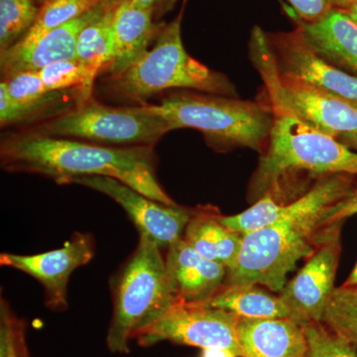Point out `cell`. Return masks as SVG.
Listing matches in <instances>:
<instances>
[{
	"instance_id": "cell-31",
	"label": "cell",
	"mask_w": 357,
	"mask_h": 357,
	"mask_svg": "<svg viewBox=\"0 0 357 357\" xmlns=\"http://www.w3.org/2000/svg\"><path fill=\"white\" fill-rule=\"evenodd\" d=\"M7 312L1 309V335H0V357H20V347L16 345L15 326Z\"/></svg>"
},
{
	"instance_id": "cell-40",
	"label": "cell",
	"mask_w": 357,
	"mask_h": 357,
	"mask_svg": "<svg viewBox=\"0 0 357 357\" xmlns=\"http://www.w3.org/2000/svg\"></svg>"
},
{
	"instance_id": "cell-34",
	"label": "cell",
	"mask_w": 357,
	"mask_h": 357,
	"mask_svg": "<svg viewBox=\"0 0 357 357\" xmlns=\"http://www.w3.org/2000/svg\"><path fill=\"white\" fill-rule=\"evenodd\" d=\"M337 139L347 145V146L351 148V149L357 150V131L356 132L344 134V135L338 137Z\"/></svg>"
},
{
	"instance_id": "cell-37",
	"label": "cell",
	"mask_w": 357,
	"mask_h": 357,
	"mask_svg": "<svg viewBox=\"0 0 357 357\" xmlns=\"http://www.w3.org/2000/svg\"><path fill=\"white\" fill-rule=\"evenodd\" d=\"M344 11L347 13V15L351 18V20L357 24V3L354 4V6H351V8H349L347 10Z\"/></svg>"
},
{
	"instance_id": "cell-25",
	"label": "cell",
	"mask_w": 357,
	"mask_h": 357,
	"mask_svg": "<svg viewBox=\"0 0 357 357\" xmlns=\"http://www.w3.org/2000/svg\"><path fill=\"white\" fill-rule=\"evenodd\" d=\"M95 0H49L40 8L38 17L21 43H31L56 28L98 6Z\"/></svg>"
},
{
	"instance_id": "cell-13",
	"label": "cell",
	"mask_w": 357,
	"mask_h": 357,
	"mask_svg": "<svg viewBox=\"0 0 357 357\" xmlns=\"http://www.w3.org/2000/svg\"><path fill=\"white\" fill-rule=\"evenodd\" d=\"M340 250L342 244L340 231H338L307 258L306 264L281 291L280 297L296 321L302 324L321 321L335 289Z\"/></svg>"
},
{
	"instance_id": "cell-8",
	"label": "cell",
	"mask_w": 357,
	"mask_h": 357,
	"mask_svg": "<svg viewBox=\"0 0 357 357\" xmlns=\"http://www.w3.org/2000/svg\"><path fill=\"white\" fill-rule=\"evenodd\" d=\"M35 131L103 146L154 147L172 128L165 119L150 112L144 105L110 107L91 98L51 117Z\"/></svg>"
},
{
	"instance_id": "cell-21",
	"label": "cell",
	"mask_w": 357,
	"mask_h": 357,
	"mask_svg": "<svg viewBox=\"0 0 357 357\" xmlns=\"http://www.w3.org/2000/svg\"><path fill=\"white\" fill-rule=\"evenodd\" d=\"M70 98H81L86 102L83 91L79 89L64 91H52L37 100L16 102L8 95L6 84H0V124L6 128L13 124L35 121L41 117H54L72 109L76 105L70 103Z\"/></svg>"
},
{
	"instance_id": "cell-24",
	"label": "cell",
	"mask_w": 357,
	"mask_h": 357,
	"mask_svg": "<svg viewBox=\"0 0 357 357\" xmlns=\"http://www.w3.org/2000/svg\"><path fill=\"white\" fill-rule=\"evenodd\" d=\"M35 0H0V52L24 38L38 17Z\"/></svg>"
},
{
	"instance_id": "cell-11",
	"label": "cell",
	"mask_w": 357,
	"mask_h": 357,
	"mask_svg": "<svg viewBox=\"0 0 357 357\" xmlns=\"http://www.w3.org/2000/svg\"><path fill=\"white\" fill-rule=\"evenodd\" d=\"M277 69L357 107V76L328 62L307 44L298 28L266 33Z\"/></svg>"
},
{
	"instance_id": "cell-1",
	"label": "cell",
	"mask_w": 357,
	"mask_h": 357,
	"mask_svg": "<svg viewBox=\"0 0 357 357\" xmlns=\"http://www.w3.org/2000/svg\"><path fill=\"white\" fill-rule=\"evenodd\" d=\"M357 213L354 176L335 174L321 178L291 203L278 222L243 236L234 266L223 285L264 286L280 293L298 262L307 259L342 223Z\"/></svg>"
},
{
	"instance_id": "cell-30",
	"label": "cell",
	"mask_w": 357,
	"mask_h": 357,
	"mask_svg": "<svg viewBox=\"0 0 357 357\" xmlns=\"http://www.w3.org/2000/svg\"><path fill=\"white\" fill-rule=\"evenodd\" d=\"M295 10L297 20L314 22L333 8L331 0H288Z\"/></svg>"
},
{
	"instance_id": "cell-15",
	"label": "cell",
	"mask_w": 357,
	"mask_h": 357,
	"mask_svg": "<svg viewBox=\"0 0 357 357\" xmlns=\"http://www.w3.org/2000/svg\"><path fill=\"white\" fill-rule=\"evenodd\" d=\"M165 24L157 22L153 11L132 0L119 1L112 20L114 57L105 72L117 76L135 64L149 51Z\"/></svg>"
},
{
	"instance_id": "cell-39",
	"label": "cell",
	"mask_w": 357,
	"mask_h": 357,
	"mask_svg": "<svg viewBox=\"0 0 357 357\" xmlns=\"http://www.w3.org/2000/svg\"><path fill=\"white\" fill-rule=\"evenodd\" d=\"M35 1H36L40 6H42L44 3H46L47 1H49V0H35Z\"/></svg>"
},
{
	"instance_id": "cell-9",
	"label": "cell",
	"mask_w": 357,
	"mask_h": 357,
	"mask_svg": "<svg viewBox=\"0 0 357 357\" xmlns=\"http://www.w3.org/2000/svg\"><path fill=\"white\" fill-rule=\"evenodd\" d=\"M239 317L199 303L176 301L159 318L134 333L143 347L161 342L211 349H229L241 357L236 335Z\"/></svg>"
},
{
	"instance_id": "cell-20",
	"label": "cell",
	"mask_w": 357,
	"mask_h": 357,
	"mask_svg": "<svg viewBox=\"0 0 357 357\" xmlns=\"http://www.w3.org/2000/svg\"><path fill=\"white\" fill-rule=\"evenodd\" d=\"M195 303L215 309L225 310L236 314L239 318L295 319L292 312L283 302L280 295H273L263 290L259 285L252 284L222 285L208 300Z\"/></svg>"
},
{
	"instance_id": "cell-18",
	"label": "cell",
	"mask_w": 357,
	"mask_h": 357,
	"mask_svg": "<svg viewBox=\"0 0 357 357\" xmlns=\"http://www.w3.org/2000/svg\"><path fill=\"white\" fill-rule=\"evenodd\" d=\"M297 28L321 57L357 76V24L344 10L333 8L314 22L297 20Z\"/></svg>"
},
{
	"instance_id": "cell-5",
	"label": "cell",
	"mask_w": 357,
	"mask_h": 357,
	"mask_svg": "<svg viewBox=\"0 0 357 357\" xmlns=\"http://www.w3.org/2000/svg\"><path fill=\"white\" fill-rule=\"evenodd\" d=\"M182 13L164 25L154 46L117 76H109L105 88L122 100L144 102L172 89H191L211 95L234 96L236 89L225 75L208 69L185 51L181 32Z\"/></svg>"
},
{
	"instance_id": "cell-22",
	"label": "cell",
	"mask_w": 357,
	"mask_h": 357,
	"mask_svg": "<svg viewBox=\"0 0 357 357\" xmlns=\"http://www.w3.org/2000/svg\"><path fill=\"white\" fill-rule=\"evenodd\" d=\"M117 3L109 4L100 18L91 22L79 34L76 59L95 76L107 70L114 57L112 20Z\"/></svg>"
},
{
	"instance_id": "cell-38",
	"label": "cell",
	"mask_w": 357,
	"mask_h": 357,
	"mask_svg": "<svg viewBox=\"0 0 357 357\" xmlns=\"http://www.w3.org/2000/svg\"><path fill=\"white\" fill-rule=\"evenodd\" d=\"M98 3H115V2L121 1V0H95Z\"/></svg>"
},
{
	"instance_id": "cell-16",
	"label": "cell",
	"mask_w": 357,
	"mask_h": 357,
	"mask_svg": "<svg viewBox=\"0 0 357 357\" xmlns=\"http://www.w3.org/2000/svg\"><path fill=\"white\" fill-rule=\"evenodd\" d=\"M237 340L241 357H305V324L288 318H239Z\"/></svg>"
},
{
	"instance_id": "cell-35",
	"label": "cell",
	"mask_w": 357,
	"mask_h": 357,
	"mask_svg": "<svg viewBox=\"0 0 357 357\" xmlns=\"http://www.w3.org/2000/svg\"><path fill=\"white\" fill-rule=\"evenodd\" d=\"M331 2H332L333 8L347 10L357 3V0H331Z\"/></svg>"
},
{
	"instance_id": "cell-19",
	"label": "cell",
	"mask_w": 357,
	"mask_h": 357,
	"mask_svg": "<svg viewBox=\"0 0 357 357\" xmlns=\"http://www.w3.org/2000/svg\"><path fill=\"white\" fill-rule=\"evenodd\" d=\"M183 238L199 255L220 263L229 270L239 255L243 236L223 225L218 213L202 210L195 211Z\"/></svg>"
},
{
	"instance_id": "cell-6",
	"label": "cell",
	"mask_w": 357,
	"mask_h": 357,
	"mask_svg": "<svg viewBox=\"0 0 357 357\" xmlns=\"http://www.w3.org/2000/svg\"><path fill=\"white\" fill-rule=\"evenodd\" d=\"M114 297L107 345L114 354H128L134 333L180 300L167 273L161 248L151 239L139 236L137 248L117 277Z\"/></svg>"
},
{
	"instance_id": "cell-32",
	"label": "cell",
	"mask_w": 357,
	"mask_h": 357,
	"mask_svg": "<svg viewBox=\"0 0 357 357\" xmlns=\"http://www.w3.org/2000/svg\"><path fill=\"white\" fill-rule=\"evenodd\" d=\"M132 1L153 11L155 17L159 20L169 11L172 10L177 0H132Z\"/></svg>"
},
{
	"instance_id": "cell-17",
	"label": "cell",
	"mask_w": 357,
	"mask_h": 357,
	"mask_svg": "<svg viewBox=\"0 0 357 357\" xmlns=\"http://www.w3.org/2000/svg\"><path fill=\"white\" fill-rule=\"evenodd\" d=\"M167 273L178 299L203 302L222 287L227 269L199 255L184 238L168 248Z\"/></svg>"
},
{
	"instance_id": "cell-4",
	"label": "cell",
	"mask_w": 357,
	"mask_h": 357,
	"mask_svg": "<svg viewBox=\"0 0 357 357\" xmlns=\"http://www.w3.org/2000/svg\"><path fill=\"white\" fill-rule=\"evenodd\" d=\"M142 105L165 119L172 130L196 129L218 149L246 147L261 153L274 121L269 107L234 96L181 91L158 105Z\"/></svg>"
},
{
	"instance_id": "cell-10",
	"label": "cell",
	"mask_w": 357,
	"mask_h": 357,
	"mask_svg": "<svg viewBox=\"0 0 357 357\" xmlns=\"http://www.w3.org/2000/svg\"><path fill=\"white\" fill-rule=\"evenodd\" d=\"M82 185L116 202L139 231L160 248H170L183 238L195 211L177 206H167L136 191L116 178L89 176L73 178L70 184Z\"/></svg>"
},
{
	"instance_id": "cell-33",
	"label": "cell",
	"mask_w": 357,
	"mask_h": 357,
	"mask_svg": "<svg viewBox=\"0 0 357 357\" xmlns=\"http://www.w3.org/2000/svg\"><path fill=\"white\" fill-rule=\"evenodd\" d=\"M202 357H238L234 352L229 349H222V347H211L204 349L202 352Z\"/></svg>"
},
{
	"instance_id": "cell-3",
	"label": "cell",
	"mask_w": 357,
	"mask_h": 357,
	"mask_svg": "<svg viewBox=\"0 0 357 357\" xmlns=\"http://www.w3.org/2000/svg\"><path fill=\"white\" fill-rule=\"evenodd\" d=\"M273 114L249 188L255 202L270 195L279 204H289L328 176L357 175V152L351 148L290 115Z\"/></svg>"
},
{
	"instance_id": "cell-7",
	"label": "cell",
	"mask_w": 357,
	"mask_h": 357,
	"mask_svg": "<svg viewBox=\"0 0 357 357\" xmlns=\"http://www.w3.org/2000/svg\"><path fill=\"white\" fill-rule=\"evenodd\" d=\"M250 58L261 77L269 109L290 115L321 132L337 138L357 131V107L277 69L266 33L251 32Z\"/></svg>"
},
{
	"instance_id": "cell-28",
	"label": "cell",
	"mask_w": 357,
	"mask_h": 357,
	"mask_svg": "<svg viewBox=\"0 0 357 357\" xmlns=\"http://www.w3.org/2000/svg\"><path fill=\"white\" fill-rule=\"evenodd\" d=\"M307 351L305 357H357L354 345L326 328L321 321L305 324Z\"/></svg>"
},
{
	"instance_id": "cell-12",
	"label": "cell",
	"mask_w": 357,
	"mask_h": 357,
	"mask_svg": "<svg viewBox=\"0 0 357 357\" xmlns=\"http://www.w3.org/2000/svg\"><path fill=\"white\" fill-rule=\"evenodd\" d=\"M95 246L89 234L76 232L63 248L35 255L2 253L0 264L20 270L36 279L44 288L45 304L53 311L68 307V283L77 268L88 264Z\"/></svg>"
},
{
	"instance_id": "cell-29",
	"label": "cell",
	"mask_w": 357,
	"mask_h": 357,
	"mask_svg": "<svg viewBox=\"0 0 357 357\" xmlns=\"http://www.w3.org/2000/svg\"><path fill=\"white\" fill-rule=\"evenodd\" d=\"M2 82L6 84L9 96L16 102H32L49 93L38 72L20 73Z\"/></svg>"
},
{
	"instance_id": "cell-36",
	"label": "cell",
	"mask_w": 357,
	"mask_h": 357,
	"mask_svg": "<svg viewBox=\"0 0 357 357\" xmlns=\"http://www.w3.org/2000/svg\"><path fill=\"white\" fill-rule=\"evenodd\" d=\"M357 284V263L356 267L352 270L351 274L349 275L347 280L345 281L344 285H356Z\"/></svg>"
},
{
	"instance_id": "cell-2",
	"label": "cell",
	"mask_w": 357,
	"mask_h": 357,
	"mask_svg": "<svg viewBox=\"0 0 357 357\" xmlns=\"http://www.w3.org/2000/svg\"><path fill=\"white\" fill-rule=\"evenodd\" d=\"M0 160L8 172L38 174L58 184L89 176L116 178L148 198L177 206L157 178L153 146H103L30 131L2 139Z\"/></svg>"
},
{
	"instance_id": "cell-26",
	"label": "cell",
	"mask_w": 357,
	"mask_h": 357,
	"mask_svg": "<svg viewBox=\"0 0 357 357\" xmlns=\"http://www.w3.org/2000/svg\"><path fill=\"white\" fill-rule=\"evenodd\" d=\"M47 91H64L79 89L84 98H91L96 76L77 59L54 63L38 70Z\"/></svg>"
},
{
	"instance_id": "cell-27",
	"label": "cell",
	"mask_w": 357,
	"mask_h": 357,
	"mask_svg": "<svg viewBox=\"0 0 357 357\" xmlns=\"http://www.w3.org/2000/svg\"><path fill=\"white\" fill-rule=\"evenodd\" d=\"M285 210L286 204H279L270 195H265L243 213L230 217L218 215V220L229 229L244 236L274 225Z\"/></svg>"
},
{
	"instance_id": "cell-23",
	"label": "cell",
	"mask_w": 357,
	"mask_h": 357,
	"mask_svg": "<svg viewBox=\"0 0 357 357\" xmlns=\"http://www.w3.org/2000/svg\"><path fill=\"white\" fill-rule=\"evenodd\" d=\"M321 323L357 349V284L333 290Z\"/></svg>"
},
{
	"instance_id": "cell-14",
	"label": "cell",
	"mask_w": 357,
	"mask_h": 357,
	"mask_svg": "<svg viewBox=\"0 0 357 357\" xmlns=\"http://www.w3.org/2000/svg\"><path fill=\"white\" fill-rule=\"evenodd\" d=\"M116 3V2H115ZM112 3H100L79 17L47 33L31 43L18 42L0 52L2 79L23 72H38L47 66L76 59L79 34L91 22L100 18Z\"/></svg>"
}]
</instances>
